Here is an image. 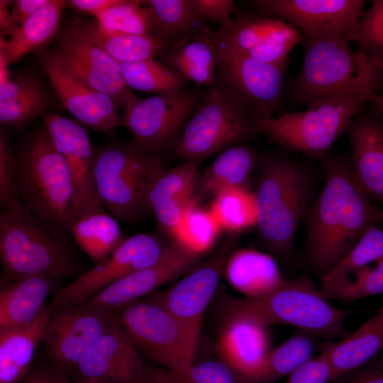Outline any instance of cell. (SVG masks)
Wrapping results in <instances>:
<instances>
[{"label": "cell", "mask_w": 383, "mask_h": 383, "mask_svg": "<svg viewBox=\"0 0 383 383\" xmlns=\"http://www.w3.org/2000/svg\"><path fill=\"white\" fill-rule=\"evenodd\" d=\"M326 183L304 218L306 242L301 257L306 272L321 279L350 253L363 234L383 221L353 174L349 156L325 158Z\"/></svg>", "instance_id": "1"}, {"label": "cell", "mask_w": 383, "mask_h": 383, "mask_svg": "<svg viewBox=\"0 0 383 383\" xmlns=\"http://www.w3.org/2000/svg\"><path fill=\"white\" fill-rule=\"evenodd\" d=\"M218 306L223 325L232 322L265 326L287 325L326 340L347 337L349 331L345 321L357 313L331 304L306 272L292 279H285L277 289L265 296H224Z\"/></svg>", "instance_id": "2"}, {"label": "cell", "mask_w": 383, "mask_h": 383, "mask_svg": "<svg viewBox=\"0 0 383 383\" xmlns=\"http://www.w3.org/2000/svg\"><path fill=\"white\" fill-rule=\"evenodd\" d=\"M313 191L311 173L299 162L279 155L262 161L253 192L255 226L268 253L281 263L294 256L297 230Z\"/></svg>", "instance_id": "3"}, {"label": "cell", "mask_w": 383, "mask_h": 383, "mask_svg": "<svg viewBox=\"0 0 383 383\" xmlns=\"http://www.w3.org/2000/svg\"><path fill=\"white\" fill-rule=\"evenodd\" d=\"M165 170L161 156L132 140L103 146L94 155L98 197L112 216L126 223H138L152 212L150 192Z\"/></svg>", "instance_id": "4"}, {"label": "cell", "mask_w": 383, "mask_h": 383, "mask_svg": "<svg viewBox=\"0 0 383 383\" xmlns=\"http://www.w3.org/2000/svg\"><path fill=\"white\" fill-rule=\"evenodd\" d=\"M377 90L362 87L317 99L301 111L256 118L252 120V131L284 148L325 159L370 94Z\"/></svg>", "instance_id": "5"}, {"label": "cell", "mask_w": 383, "mask_h": 383, "mask_svg": "<svg viewBox=\"0 0 383 383\" xmlns=\"http://www.w3.org/2000/svg\"><path fill=\"white\" fill-rule=\"evenodd\" d=\"M18 200L38 218L64 234L77 220L74 192L67 163L45 128L16 157Z\"/></svg>", "instance_id": "6"}, {"label": "cell", "mask_w": 383, "mask_h": 383, "mask_svg": "<svg viewBox=\"0 0 383 383\" xmlns=\"http://www.w3.org/2000/svg\"><path fill=\"white\" fill-rule=\"evenodd\" d=\"M304 58L291 84V93L300 104L362 87L377 89L383 70L362 48L353 51L346 36L302 34Z\"/></svg>", "instance_id": "7"}, {"label": "cell", "mask_w": 383, "mask_h": 383, "mask_svg": "<svg viewBox=\"0 0 383 383\" xmlns=\"http://www.w3.org/2000/svg\"><path fill=\"white\" fill-rule=\"evenodd\" d=\"M62 234L19 201L1 209L0 257L4 270L16 279L42 275L56 279L75 275L77 262Z\"/></svg>", "instance_id": "8"}, {"label": "cell", "mask_w": 383, "mask_h": 383, "mask_svg": "<svg viewBox=\"0 0 383 383\" xmlns=\"http://www.w3.org/2000/svg\"><path fill=\"white\" fill-rule=\"evenodd\" d=\"M173 150L186 162H199L238 144L252 131L243 104L213 83L208 87Z\"/></svg>", "instance_id": "9"}, {"label": "cell", "mask_w": 383, "mask_h": 383, "mask_svg": "<svg viewBox=\"0 0 383 383\" xmlns=\"http://www.w3.org/2000/svg\"><path fill=\"white\" fill-rule=\"evenodd\" d=\"M137 347L164 368L184 372L194 363L197 343L183 324L158 302L135 300L116 310Z\"/></svg>", "instance_id": "10"}, {"label": "cell", "mask_w": 383, "mask_h": 383, "mask_svg": "<svg viewBox=\"0 0 383 383\" xmlns=\"http://www.w3.org/2000/svg\"><path fill=\"white\" fill-rule=\"evenodd\" d=\"M201 99L192 90L137 97L121 116L120 126L145 151L161 156L173 150Z\"/></svg>", "instance_id": "11"}, {"label": "cell", "mask_w": 383, "mask_h": 383, "mask_svg": "<svg viewBox=\"0 0 383 383\" xmlns=\"http://www.w3.org/2000/svg\"><path fill=\"white\" fill-rule=\"evenodd\" d=\"M214 41L217 71L213 83L240 101L253 120L273 117L279 106L285 67L261 62Z\"/></svg>", "instance_id": "12"}, {"label": "cell", "mask_w": 383, "mask_h": 383, "mask_svg": "<svg viewBox=\"0 0 383 383\" xmlns=\"http://www.w3.org/2000/svg\"><path fill=\"white\" fill-rule=\"evenodd\" d=\"M167 245L150 233H138L125 239L106 260L60 288L51 306L60 308L85 302L123 277L155 264Z\"/></svg>", "instance_id": "13"}, {"label": "cell", "mask_w": 383, "mask_h": 383, "mask_svg": "<svg viewBox=\"0 0 383 383\" xmlns=\"http://www.w3.org/2000/svg\"><path fill=\"white\" fill-rule=\"evenodd\" d=\"M118 321L116 310L84 304L53 308L43 341L52 365L70 374L83 355Z\"/></svg>", "instance_id": "14"}, {"label": "cell", "mask_w": 383, "mask_h": 383, "mask_svg": "<svg viewBox=\"0 0 383 383\" xmlns=\"http://www.w3.org/2000/svg\"><path fill=\"white\" fill-rule=\"evenodd\" d=\"M238 235L228 233L223 244L208 260L198 265L179 282L152 299L174 315L196 343L204 313L225 273Z\"/></svg>", "instance_id": "15"}, {"label": "cell", "mask_w": 383, "mask_h": 383, "mask_svg": "<svg viewBox=\"0 0 383 383\" xmlns=\"http://www.w3.org/2000/svg\"><path fill=\"white\" fill-rule=\"evenodd\" d=\"M55 53L70 72L112 98L119 108L125 110L138 97L126 85L118 62L86 38L73 22L60 33Z\"/></svg>", "instance_id": "16"}, {"label": "cell", "mask_w": 383, "mask_h": 383, "mask_svg": "<svg viewBox=\"0 0 383 383\" xmlns=\"http://www.w3.org/2000/svg\"><path fill=\"white\" fill-rule=\"evenodd\" d=\"M257 9L296 28L303 35L347 36L364 14L362 0H257Z\"/></svg>", "instance_id": "17"}, {"label": "cell", "mask_w": 383, "mask_h": 383, "mask_svg": "<svg viewBox=\"0 0 383 383\" xmlns=\"http://www.w3.org/2000/svg\"><path fill=\"white\" fill-rule=\"evenodd\" d=\"M40 116L45 129L68 167L73 185L77 219L105 211L95 189L93 176L94 152L86 130L79 123L57 114L46 111Z\"/></svg>", "instance_id": "18"}, {"label": "cell", "mask_w": 383, "mask_h": 383, "mask_svg": "<svg viewBox=\"0 0 383 383\" xmlns=\"http://www.w3.org/2000/svg\"><path fill=\"white\" fill-rule=\"evenodd\" d=\"M39 65L62 106L79 122L109 138L115 136L121 116L119 107L112 98L78 79L55 52L43 55Z\"/></svg>", "instance_id": "19"}, {"label": "cell", "mask_w": 383, "mask_h": 383, "mask_svg": "<svg viewBox=\"0 0 383 383\" xmlns=\"http://www.w3.org/2000/svg\"><path fill=\"white\" fill-rule=\"evenodd\" d=\"M145 367L119 319L80 358L73 383H143Z\"/></svg>", "instance_id": "20"}, {"label": "cell", "mask_w": 383, "mask_h": 383, "mask_svg": "<svg viewBox=\"0 0 383 383\" xmlns=\"http://www.w3.org/2000/svg\"><path fill=\"white\" fill-rule=\"evenodd\" d=\"M201 255L172 241L155 264L123 277L82 304L97 309L117 310L193 270Z\"/></svg>", "instance_id": "21"}, {"label": "cell", "mask_w": 383, "mask_h": 383, "mask_svg": "<svg viewBox=\"0 0 383 383\" xmlns=\"http://www.w3.org/2000/svg\"><path fill=\"white\" fill-rule=\"evenodd\" d=\"M361 111L346 130L351 168L367 196L383 204V123L376 116Z\"/></svg>", "instance_id": "22"}, {"label": "cell", "mask_w": 383, "mask_h": 383, "mask_svg": "<svg viewBox=\"0 0 383 383\" xmlns=\"http://www.w3.org/2000/svg\"><path fill=\"white\" fill-rule=\"evenodd\" d=\"M198 164L185 162L165 170L151 189L150 202L157 226L172 241L185 211L192 203L200 175Z\"/></svg>", "instance_id": "23"}, {"label": "cell", "mask_w": 383, "mask_h": 383, "mask_svg": "<svg viewBox=\"0 0 383 383\" xmlns=\"http://www.w3.org/2000/svg\"><path fill=\"white\" fill-rule=\"evenodd\" d=\"M318 345L319 354L330 365L331 382L379 356L383 351V302L353 333L338 341L321 342Z\"/></svg>", "instance_id": "24"}, {"label": "cell", "mask_w": 383, "mask_h": 383, "mask_svg": "<svg viewBox=\"0 0 383 383\" xmlns=\"http://www.w3.org/2000/svg\"><path fill=\"white\" fill-rule=\"evenodd\" d=\"M267 326L232 322L223 325L217 343L219 360L250 383L270 351Z\"/></svg>", "instance_id": "25"}, {"label": "cell", "mask_w": 383, "mask_h": 383, "mask_svg": "<svg viewBox=\"0 0 383 383\" xmlns=\"http://www.w3.org/2000/svg\"><path fill=\"white\" fill-rule=\"evenodd\" d=\"M52 309L46 305L32 322L0 331V383H21L31 371L35 349L44 340Z\"/></svg>", "instance_id": "26"}, {"label": "cell", "mask_w": 383, "mask_h": 383, "mask_svg": "<svg viewBox=\"0 0 383 383\" xmlns=\"http://www.w3.org/2000/svg\"><path fill=\"white\" fill-rule=\"evenodd\" d=\"M257 156L250 147L234 145L221 152L198 179L192 204L199 205L232 188L249 189L248 184Z\"/></svg>", "instance_id": "27"}, {"label": "cell", "mask_w": 383, "mask_h": 383, "mask_svg": "<svg viewBox=\"0 0 383 383\" xmlns=\"http://www.w3.org/2000/svg\"><path fill=\"white\" fill-rule=\"evenodd\" d=\"M224 274L231 286L248 298L268 294L285 280L272 255L252 248L235 250Z\"/></svg>", "instance_id": "28"}, {"label": "cell", "mask_w": 383, "mask_h": 383, "mask_svg": "<svg viewBox=\"0 0 383 383\" xmlns=\"http://www.w3.org/2000/svg\"><path fill=\"white\" fill-rule=\"evenodd\" d=\"M54 279L30 275L16 279L0 294V331L22 326L35 320L47 305Z\"/></svg>", "instance_id": "29"}, {"label": "cell", "mask_w": 383, "mask_h": 383, "mask_svg": "<svg viewBox=\"0 0 383 383\" xmlns=\"http://www.w3.org/2000/svg\"><path fill=\"white\" fill-rule=\"evenodd\" d=\"M161 55L164 64L186 81L208 87L215 82L216 46L209 28L172 45Z\"/></svg>", "instance_id": "30"}, {"label": "cell", "mask_w": 383, "mask_h": 383, "mask_svg": "<svg viewBox=\"0 0 383 383\" xmlns=\"http://www.w3.org/2000/svg\"><path fill=\"white\" fill-rule=\"evenodd\" d=\"M79 31L118 62H135L155 59L171 44L155 35L112 33L102 28L96 21H73Z\"/></svg>", "instance_id": "31"}, {"label": "cell", "mask_w": 383, "mask_h": 383, "mask_svg": "<svg viewBox=\"0 0 383 383\" xmlns=\"http://www.w3.org/2000/svg\"><path fill=\"white\" fill-rule=\"evenodd\" d=\"M62 0H48L35 14L19 24L9 35L1 36L0 52L9 64L46 44L57 31L66 4Z\"/></svg>", "instance_id": "32"}, {"label": "cell", "mask_w": 383, "mask_h": 383, "mask_svg": "<svg viewBox=\"0 0 383 383\" xmlns=\"http://www.w3.org/2000/svg\"><path fill=\"white\" fill-rule=\"evenodd\" d=\"M47 94L35 77L19 72L0 84V121L14 128L24 126L46 112Z\"/></svg>", "instance_id": "33"}, {"label": "cell", "mask_w": 383, "mask_h": 383, "mask_svg": "<svg viewBox=\"0 0 383 383\" xmlns=\"http://www.w3.org/2000/svg\"><path fill=\"white\" fill-rule=\"evenodd\" d=\"M70 233L95 265L106 260L125 240L118 221L105 211L77 218Z\"/></svg>", "instance_id": "34"}, {"label": "cell", "mask_w": 383, "mask_h": 383, "mask_svg": "<svg viewBox=\"0 0 383 383\" xmlns=\"http://www.w3.org/2000/svg\"><path fill=\"white\" fill-rule=\"evenodd\" d=\"M150 11L155 35L172 45L199 34L208 28L192 8L189 0L143 1Z\"/></svg>", "instance_id": "35"}, {"label": "cell", "mask_w": 383, "mask_h": 383, "mask_svg": "<svg viewBox=\"0 0 383 383\" xmlns=\"http://www.w3.org/2000/svg\"><path fill=\"white\" fill-rule=\"evenodd\" d=\"M316 336L299 330L265 357L250 383H274L289 376L313 356Z\"/></svg>", "instance_id": "36"}, {"label": "cell", "mask_w": 383, "mask_h": 383, "mask_svg": "<svg viewBox=\"0 0 383 383\" xmlns=\"http://www.w3.org/2000/svg\"><path fill=\"white\" fill-rule=\"evenodd\" d=\"M288 24L272 16H241L213 33V38L246 53L266 45Z\"/></svg>", "instance_id": "37"}, {"label": "cell", "mask_w": 383, "mask_h": 383, "mask_svg": "<svg viewBox=\"0 0 383 383\" xmlns=\"http://www.w3.org/2000/svg\"><path fill=\"white\" fill-rule=\"evenodd\" d=\"M118 64L121 75L131 89L157 94L185 90L186 80L156 59Z\"/></svg>", "instance_id": "38"}, {"label": "cell", "mask_w": 383, "mask_h": 383, "mask_svg": "<svg viewBox=\"0 0 383 383\" xmlns=\"http://www.w3.org/2000/svg\"><path fill=\"white\" fill-rule=\"evenodd\" d=\"M211 211L221 228L240 234L255 226L257 211L253 192L243 188L223 191L213 198Z\"/></svg>", "instance_id": "39"}, {"label": "cell", "mask_w": 383, "mask_h": 383, "mask_svg": "<svg viewBox=\"0 0 383 383\" xmlns=\"http://www.w3.org/2000/svg\"><path fill=\"white\" fill-rule=\"evenodd\" d=\"M143 383H248L221 361L207 360L194 364L184 372L166 368H145Z\"/></svg>", "instance_id": "40"}, {"label": "cell", "mask_w": 383, "mask_h": 383, "mask_svg": "<svg viewBox=\"0 0 383 383\" xmlns=\"http://www.w3.org/2000/svg\"><path fill=\"white\" fill-rule=\"evenodd\" d=\"M221 228L211 210L192 203L185 211L172 241L202 255L213 245Z\"/></svg>", "instance_id": "41"}, {"label": "cell", "mask_w": 383, "mask_h": 383, "mask_svg": "<svg viewBox=\"0 0 383 383\" xmlns=\"http://www.w3.org/2000/svg\"><path fill=\"white\" fill-rule=\"evenodd\" d=\"M371 269L365 267L355 274L353 279L334 282H321L319 291L326 298L350 304L360 299L383 294V257Z\"/></svg>", "instance_id": "42"}, {"label": "cell", "mask_w": 383, "mask_h": 383, "mask_svg": "<svg viewBox=\"0 0 383 383\" xmlns=\"http://www.w3.org/2000/svg\"><path fill=\"white\" fill-rule=\"evenodd\" d=\"M97 23L112 33L155 35L152 18L143 1L121 0V2L96 17Z\"/></svg>", "instance_id": "43"}, {"label": "cell", "mask_w": 383, "mask_h": 383, "mask_svg": "<svg viewBox=\"0 0 383 383\" xmlns=\"http://www.w3.org/2000/svg\"><path fill=\"white\" fill-rule=\"evenodd\" d=\"M383 257V228L370 227L350 253L321 282H334L350 277L370 263Z\"/></svg>", "instance_id": "44"}, {"label": "cell", "mask_w": 383, "mask_h": 383, "mask_svg": "<svg viewBox=\"0 0 383 383\" xmlns=\"http://www.w3.org/2000/svg\"><path fill=\"white\" fill-rule=\"evenodd\" d=\"M357 42L372 61L383 70V0L372 1L355 29L346 36Z\"/></svg>", "instance_id": "45"}, {"label": "cell", "mask_w": 383, "mask_h": 383, "mask_svg": "<svg viewBox=\"0 0 383 383\" xmlns=\"http://www.w3.org/2000/svg\"><path fill=\"white\" fill-rule=\"evenodd\" d=\"M16 172V157L12 152L7 136L0 134V204L1 209L18 201L15 187Z\"/></svg>", "instance_id": "46"}, {"label": "cell", "mask_w": 383, "mask_h": 383, "mask_svg": "<svg viewBox=\"0 0 383 383\" xmlns=\"http://www.w3.org/2000/svg\"><path fill=\"white\" fill-rule=\"evenodd\" d=\"M194 13L202 20H209L219 25L220 28L233 20L234 1L232 0H189Z\"/></svg>", "instance_id": "47"}, {"label": "cell", "mask_w": 383, "mask_h": 383, "mask_svg": "<svg viewBox=\"0 0 383 383\" xmlns=\"http://www.w3.org/2000/svg\"><path fill=\"white\" fill-rule=\"evenodd\" d=\"M331 380L330 365L319 354L295 370L284 383H329Z\"/></svg>", "instance_id": "48"}, {"label": "cell", "mask_w": 383, "mask_h": 383, "mask_svg": "<svg viewBox=\"0 0 383 383\" xmlns=\"http://www.w3.org/2000/svg\"><path fill=\"white\" fill-rule=\"evenodd\" d=\"M329 383H383V355L374 357Z\"/></svg>", "instance_id": "49"}, {"label": "cell", "mask_w": 383, "mask_h": 383, "mask_svg": "<svg viewBox=\"0 0 383 383\" xmlns=\"http://www.w3.org/2000/svg\"><path fill=\"white\" fill-rule=\"evenodd\" d=\"M21 383H73L68 374L52 365L31 370Z\"/></svg>", "instance_id": "50"}, {"label": "cell", "mask_w": 383, "mask_h": 383, "mask_svg": "<svg viewBox=\"0 0 383 383\" xmlns=\"http://www.w3.org/2000/svg\"><path fill=\"white\" fill-rule=\"evenodd\" d=\"M121 2V0H70L66 1L70 9L93 15L95 17Z\"/></svg>", "instance_id": "51"}, {"label": "cell", "mask_w": 383, "mask_h": 383, "mask_svg": "<svg viewBox=\"0 0 383 383\" xmlns=\"http://www.w3.org/2000/svg\"><path fill=\"white\" fill-rule=\"evenodd\" d=\"M48 0H15L11 9L16 22L19 25L35 14Z\"/></svg>", "instance_id": "52"}, {"label": "cell", "mask_w": 383, "mask_h": 383, "mask_svg": "<svg viewBox=\"0 0 383 383\" xmlns=\"http://www.w3.org/2000/svg\"><path fill=\"white\" fill-rule=\"evenodd\" d=\"M12 4L13 1H0V30L1 36L4 38L11 35L18 26L9 9Z\"/></svg>", "instance_id": "53"}, {"label": "cell", "mask_w": 383, "mask_h": 383, "mask_svg": "<svg viewBox=\"0 0 383 383\" xmlns=\"http://www.w3.org/2000/svg\"><path fill=\"white\" fill-rule=\"evenodd\" d=\"M9 65L4 55L0 52V84L10 79L8 69Z\"/></svg>", "instance_id": "54"}, {"label": "cell", "mask_w": 383, "mask_h": 383, "mask_svg": "<svg viewBox=\"0 0 383 383\" xmlns=\"http://www.w3.org/2000/svg\"><path fill=\"white\" fill-rule=\"evenodd\" d=\"M367 102H370L377 111L383 113V96L372 92L370 94L368 98Z\"/></svg>", "instance_id": "55"}]
</instances>
